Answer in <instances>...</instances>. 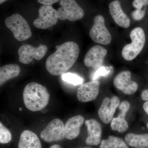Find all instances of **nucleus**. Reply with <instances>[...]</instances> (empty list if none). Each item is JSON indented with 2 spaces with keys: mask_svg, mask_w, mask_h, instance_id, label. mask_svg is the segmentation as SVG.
Returning <instances> with one entry per match:
<instances>
[{
  "mask_svg": "<svg viewBox=\"0 0 148 148\" xmlns=\"http://www.w3.org/2000/svg\"><path fill=\"white\" fill-rule=\"evenodd\" d=\"M61 7L57 10L58 18L61 20L75 21L84 16L83 10L75 0H61Z\"/></svg>",
  "mask_w": 148,
  "mask_h": 148,
  "instance_id": "nucleus-5",
  "label": "nucleus"
},
{
  "mask_svg": "<svg viewBox=\"0 0 148 148\" xmlns=\"http://www.w3.org/2000/svg\"><path fill=\"white\" fill-rule=\"evenodd\" d=\"M21 72L20 67L16 64H8L0 68V85L18 76Z\"/></svg>",
  "mask_w": 148,
  "mask_h": 148,
  "instance_id": "nucleus-19",
  "label": "nucleus"
},
{
  "mask_svg": "<svg viewBox=\"0 0 148 148\" xmlns=\"http://www.w3.org/2000/svg\"><path fill=\"white\" fill-rule=\"evenodd\" d=\"M87 128L88 137L86 143L88 145H98L101 142L102 129L101 124L95 119L85 121Z\"/></svg>",
  "mask_w": 148,
  "mask_h": 148,
  "instance_id": "nucleus-15",
  "label": "nucleus"
},
{
  "mask_svg": "<svg viewBox=\"0 0 148 148\" xmlns=\"http://www.w3.org/2000/svg\"><path fill=\"white\" fill-rule=\"evenodd\" d=\"M120 111L118 116L113 118L111 121V127L113 131H117L119 133H123L129 127L128 123L125 120V116L130 108V104L128 101H122L119 106Z\"/></svg>",
  "mask_w": 148,
  "mask_h": 148,
  "instance_id": "nucleus-14",
  "label": "nucleus"
},
{
  "mask_svg": "<svg viewBox=\"0 0 148 148\" xmlns=\"http://www.w3.org/2000/svg\"><path fill=\"white\" fill-rule=\"evenodd\" d=\"M39 16L33 22L39 29H46L54 26L58 22V12L51 5H43L38 10Z\"/></svg>",
  "mask_w": 148,
  "mask_h": 148,
  "instance_id": "nucleus-7",
  "label": "nucleus"
},
{
  "mask_svg": "<svg viewBox=\"0 0 148 148\" xmlns=\"http://www.w3.org/2000/svg\"><path fill=\"white\" fill-rule=\"evenodd\" d=\"M110 72V69L108 67L101 66L96 70L92 76V80L98 79L101 76L108 75Z\"/></svg>",
  "mask_w": 148,
  "mask_h": 148,
  "instance_id": "nucleus-24",
  "label": "nucleus"
},
{
  "mask_svg": "<svg viewBox=\"0 0 148 148\" xmlns=\"http://www.w3.org/2000/svg\"><path fill=\"white\" fill-rule=\"evenodd\" d=\"M49 148H61V147L60 146L58 145H53L51 146Z\"/></svg>",
  "mask_w": 148,
  "mask_h": 148,
  "instance_id": "nucleus-30",
  "label": "nucleus"
},
{
  "mask_svg": "<svg viewBox=\"0 0 148 148\" xmlns=\"http://www.w3.org/2000/svg\"><path fill=\"white\" fill-rule=\"evenodd\" d=\"M92 148L88 147H83V148Z\"/></svg>",
  "mask_w": 148,
  "mask_h": 148,
  "instance_id": "nucleus-33",
  "label": "nucleus"
},
{
  "mask_svg": "<svg viewBox=\"0 0 148 148\" xmlns=\"http://www.w3.org/2000/svg\"><path fill=\"white\" fill-rule=\"evenodd\" d=\"M5 24L13 33L14 36L19 41H23L32 36L31 28L21 15L14 14L6 18Z\"/></svg>",
  "mask_w": 148,
  "mask_h": 148,
  "instance_id": "nucleus-4",
  "label": "nucleus"
},
{
  "mask_svg": "<svg viewBox=\"0 0 148 148\" xmlns=\"http://www.w3.org/2000/svg\"><path fill=\"white\" fill-rule=\"evenodd\" d=\"M125 140L127 145L132 148H148V133H128L125 136Z\"/></svg>",
  "mask_w": 148,
  "mask_h": 148,
  "instance_id": "nucleus-20",
  "label": "nucleus"
},
{
  "mask_svg": "<svg viewBox=\"0 0 148 148\" xmlns=\"http://www.w3.org/2000/svg\"><path fill=\"white\" fill-rule=\"evenodd\" d=\"M100 148H129L124 140L121 138L110 135L106 140L101 142Z\"/></svg>",
  "mask_w": 148,
  "mask_h": 148,
  "instance_id": "nucleus-21",
  "label": "nucleus"
},
{
  "mask_svg": "<svg viewBox=\"0 0 148 148\" xmlns=\"http://www.w3.org/2000/svg\"><path fill=\"white\" fill-rule=\"evenodd\" d=\"M114 86L126 95H132L138 90V85L131 79V73L129 71H123L115 77Z\"/></svg>",
  "mask_w": 148,
  "mask_h": 148,
  "instance_id": "nucleus-10",
  "label": "nucleus"
},
{
  "mask_svg": "<svg viewBox=\"0 0 148 148\" xmlns=\"http://www.w3.org/2000/svg\"><path fill=\"white\" fill-rule=\"evenodd\" d=\"M61 78L65 82L74 86L82 84L83 82V79L81 77L72 73H68L63 74L61 75Z\"/></svg>",
  "mask_w": 148,
  "mask_h": 148,
  "instance_id": "nucleus-22",
  "label": "nucleus"
},
{
  "mask_svg": "<svg viewBox=\"0 0 148 148\" xmlns=\"http://www.w3.org/2000/svg\"><path fill=\"white\" fill-rule=\"evenodd\" d=\"M148 0H134L133 6L136 9H142L144 6L148 4Z\"/></svg>",
  "mask_w": 148,
  "mask_h": 148,
  "instance_id": "nucleus-26",
  "label": "nucleus"
},
{
  "mask_svg": "<svg viewBox=\"0 0 148 148\" xmlns=\"http://www.w3.org/2000/svg\"><path fill=\"white\" fill-rule=\"evenodd\" d=\"M109 10L113 19L117 25L126 29L130 26V18L123 10L119 1L112 2L109 5Z\"/></svg>",
  "mask_w": 148,
  "mask_h": 148,
  "instance_id": "nucleus-16",
  "label": "nucleus"
},
{
  "mask_svg": "<svg viewBox=\"0 0 148 148\" xmlns=\"http://www.w3.org/2000/svg\"><path fill=\"white\" fill-rule=\"evenodd\" d=\"M47 49V47L42 45H40L37 47L30 45H24L18 49V60L21 63L25 64H30L34 58L39 61L45 56Z\"/></svg>",
  "mask_w": 148,
  "mask_h": 148,
  "instance_id": "nucleus-9",
  "label": "nucleus"
},
{
  "mask_svg": "<svg viewBox=\"0 0 148 148\" xmlns=\"http://www.w3.org/2000/svg\"><path fill=\"white\" fill-rule=\"evenodd\" d=\"M107 53L105 48L100 45H95L89 49L85 56L84 62L86 67L98 69L102 66L104 58Z\"/></svg>",
  "mask_w": 148,
  "mask_h": 148,
  "instance_id": "nucleus-13",
  "label": "nucleus"
},
{
  "mask_svg": "<svg viewBox=\"0 0 148 148\" xmlns=\"http://www.w3.org/2000/svg\"><path fill=\"white\" fill-rule=\"evenodd\" d=\"M18 148H42V145L39 138L34 132L25 130L20 135Z\"/></svg>",
  "mask_w": 148,
  "mask_h": 148,
  "instance_id": "nucleus-18",
  "label": "nucleus"
},
{
  "mask_svg": "<svg viewBox=\"0 0 148 148\" xmlns=\"http://www.w3.org/2000/svg\"><path fill=\"white\" fill-rule=\"evenodd\" d=\"M24 105L29 110L38 112L45 108L48 104L50 94L46 88L36 82L28 84L23 91Z\"/></svg>",
  "mask_w": 148,
  "mask_h": 148,
  "instance_id": "nucleus-2",
  "label": "nucleus"
},
{
  "mask_svg": "<svg viewBox=\"0 0 148 148\" xmlns=\"http://www.w3.org/2000/svg\"><path fill=\"white\" fill-rule=\"evenodd\" d=\"M91 39L95 42L108 45L112 41V36L105 25V18L101 15L94 17L93 24L89 32Z\"/></svg>",
  "mask_w": 148,
  "mask_h": 148,
  "instance_id": "nucleus-6",
  "label": "nucleus"
},
{
  "mask_svg": "<svg viewBox=\"0 0 148 148\" xmlns=\"http://www.w3.org/2000/svg\"><path fill=\"white\" fill-rule=\"evenodd\" d=\"M60 0H38V2L44 5H52L53 4L58 2Z\"/></svg>",
  "mask_w": 148,
  "mask_h": 148,
  "instance_id": "nucleus-27",
  "label": "nucleus"
},
{
  "mask_svg": "<svg viewBox=\"0 0 148 148\" xmlns=\"http://www.w3.org/2000/svg\"><path fill=\"white\" fill-rule=\"evenodd\" d=\"M6 1H7V0H0V4H1L3 3L4 2Z\"/></svg>",
  "mask_w": 148,
  "mask_h": 148,
  "instance_id": "nucleus-31",
  "label": "nucleus"
},
{
  "mask_svg": "<svg viewBox=\"0 0 148 148\" xmlns=\"http://www.w3.org/2000/svg\"><path fill=\"white\" fill-rule=\"evenodd\" d=\"M21 110H22V108H19V110L21 111Z\"/></svg>",
  "mask_w": 148,
  "mask_h": 148,
  "instance_id": "nucleus-32",
  "label": "nucleus"
},
{
  "mask_svg": "<svg viewBox=\"0 0 148 148\" xmlns=\"http://www.w3.org/2000/svg\"><path fill=\"white\" fill-rule=\"evenodd\" d=\"M40 137L47 143L64 140L65 138V132L63 122L58 119L51 121L41 132Z\"/></svg>",
  "mask_w": 148,
  "mask_h": 148,
  "instance_id": "nucleus-8",
  "label": "nucleus"
},
{
  "mask_svg": "<svg viewBox=\"0 0 148 148\" xmlns=\"http://www.w3.org/2000/svg\"><path fill=\"white\" fill-rule=\"evenodd\" d=\"M120 104L119 98L116 96H112L111 98L107 97L103 99L98 110V115L104 123L108 124L112 121Z\"/></svg>",
  "mask_w": 148,
  "mask_h": 148,
  "instance_id": "nucleus-11",
  "label": "nucleus"
},
{
  "mask_svg": "<svg viewBox=\"0 0 148 148\" xmlns=\"http://www.w3.org/2000/svg\"><path fill=\"white\" fill-rule=\"evenodd\" d=\"M11 140L10 132L1 122L0 123V143L2 144H8Z\"/></svg>",
  "mask_w": 148,
  "mask_h": 148,
  "instance_id": "nucleus-23",
  "label": "nucleus"
},
{
  "mask_svg": "<svg viewBox=\"0 0 148 148\" xmlns=\"http://www.w3.org/2000/svg\"><path fill=\"white\" fill-rule=\"evenodd\" d=\"M84 118L81 115H77L69 119L64 125L65 138L72 140L79 135L81 127L83 124Z\"/></svg>",
  "mask_w": 148,
  "mask_h": 148,
  "instance_id": "nucleus-17",
  "label": "nucleus"
},
{
  "mask_svg": "<svg viewBox=\"0 0 148 148\" xmlns=\"http://www.w3.org/2000/svg\"><path fill=\"white\" fill-rule=\"evenodd\" d=\"M130 38L132 42L125 46L122 51L123 57L127 61H132L139 55L146 42L145 32L140 27L135 28L131 31Z\"/></svg>",
  "mask_w": 148,
  "mask_h": 148,
  "instance_id": "nucleus-3",
  "label": "nucleus"
},
{
  "mask_svg": "<svg viewBox=\"0 0 148 148\" xmlns=\"http://www.w3.org/2000/svg\"><path fill=\"white\" fill-rule=\"evenodd\" d=\"M56 47V51L47 59L46 68L51 75H61L68 71L77 61L79 48L76 43L72 41L64 42Z\"/></svg>",
  "mask_w": 148,
  "mask_h": 148,
  "instance_id": "nucleus-1",
  "label": "nucleus"
},
{
  "mask_svg": "<svg viewBox=\"0 0 148 148\" xmlns=\"http://www.w3.org/2000/svg\"><path fill=\"white\" fill-rule=\"evenodd\" d=\"M100 82L98 79L92 80L82 85L77 91V97L80 102L87 103L95 100L98 96Z\"/></svg>",
  "mask_w": 148,
  "mask_h": 148,
  "instance_id": "nucleus-12",
  "label": "nucleus"
},
{
  "mask_svg": "<svg viewBox=\"0 0 148 148\" xmlns=\"http://www.w3.org/2000/svg\"><path fill=\"white\" fill-rule=\"evenodd\" d=\"M143 107L144 111L148 115V101H146L145 103H144ZM147 126L148 129V123H147Z\"/></svg>",
  "mask_w": 148,
  "mask_h": 148,
  "instance_id": "nucleus-29",
  "label": "nucleus"
},
{
  "mask_svg": "<svg viewBox=\"0 0 148 148\" xmlns=\"http://www.w3.org/2000/svg\"><path fill=\"white\" fill-rule=\"evenodd\" d=\"M146 9H136L132 12V18L134 20L139 21L144 18L145 14Z\"/></svg>",
  "mask_w": 148,
  "mask_h": 148,
  "instance_id": "nucleus-25",
  "label": "nucleus"
},
{
  "mask_svg": "<svg viewBox=\"0 0 148 148\" xmlns=\"http://www.w3.org/2000/svg\"><path fill=\"white\" fill-rule=\"evenodd\" d=\"M141 98L143 101H148V89L143 90L141 93Z\"/></svg>",
  "mask_w": 148,
  "mask_h": 148,
  "instance_id": "nucleus-28",
  "label": "nucleus"
}]
</instances>
